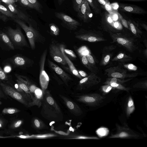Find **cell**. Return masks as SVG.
Listing matches in <instances>:
<instances>
[{
  "mask_svg": "<svg viewBox=\"0 0 147 147\" xmlns=\"http://www.w3.org/2000/svg\"><path fill=\"white\" fill-rule=\"evenodd\" d=\"M82 2V0H72L73 6L75 11L78 12L79 10Z\"/></svg>",
  "mask_w": 147,
  "mask_h": 147,
  "instance_id": "74e56055",
  "label": "cell"
},
{
  "mask_svg": "<svg viewBox=\"0 0 147 147\" xmlns=\"http://www.w3.org/2000/svg\"><path fill=\"white\" fill-rule=\"evenodd\" d=\"M0 86L5 94L28 107L31 98L27 94L17 90L14 87L0 81Z\"/></svg>",
  "mask_w": 147,
  "mask_h": 147,
  "instance_id": "277c9868",
  "label": "cell"
},
{
  "mask_svg": "<svg viewBox=\"0 0 147 147\" xmlns=\"http://www.w3.org/2000/svg\"><path fill=\"white\" fill-rule=\"evenodd\" d=\"M0 19H1L3 21H5L6 20L5 18L2 16L1 14H0Z\"/></svg>",
  "mask_w": 147,
  "mask_h": 147,
  "instance_id": "9f6ffc18",
  "label": "cell"
},
{
  "mask_svg": "<svg viewBox=\"0 0 147 147\" xmlns=\"http://www.w3.org/2000/svg\"><path fill=\"white\" fill-rule=\"evenodd\" d=\"M32 123L34 127L38 130L48 128V127L40 119L35 117L33 119Z\"/></svg>",
  "mask_w": 147,
  "mask_h": 147,
  "instance_id": "83f0119b",
  "label": "cell"
},
{
  "mask_svg": "<svg viewBox=\"0 0 147 147\" xmlns=\"http://www.w3.org/2000/svg\"><path fill=\"white\" fill-rule=\"evenodd\" d=\"M9 62L16 67L26 69L32 65L33 61L29 58L20 54H17L9 58Z\"/></svg>",
  "mask_w": 147,
  "mask_h": 147,
  "instance_id": "4fadbf2b",
  "label": "cell"
},
{
  "mask_svg": "<svg viewBox=\"0 0 147 147\" xmlns=\"http://www.w3.org/2000/svg\"><path fill=\"white\" fill-rule=\"evenodd\" d=\"M106 1V2H107V3L109 4V1L108 0H105Z\"/></svg>",
  "mask_w": 147,
  "mask_h": 147,
  "instance_id": "680465c9",
  "label": "cell"
},
{
  "mask_svg": "<svg viewBox=\"0 0 147 147\" xmlns=\"http://www.w3.org/2000/svg\"><path fill=\"white\" fill-rule=\"evenodd\" d=\"M99 3L102 6H106V4H108L107 3L105 0H97Z\"/></svg>",
  "mask_w": 147,
  "mask_h": 147,
  "instance_id": "681fc988",
  "label": "cell"
},
{
  "mask_svg": "<svg viewBox=\"0 0 147 147\" xmlns=\"http://www.w3.org/2000/svg\"><path fill=\"white\" fill-rule=\"evenodd\" d=\"M91 15V11L88 3L86 0H82L80 9L78 12V17L84 22H87Z\"/></svg>",
  "mask_w": 147,
  "mask_h": 147,
  "instance_id": "2e32d148",
  "label": "cell"
},
{
  "mask_svg": "<svg viewBox=\"0 0 147 147\" xmlns=\"http://www.w3.org/2000/svg\"><path fill=\"white\" fill-rule=\"evenodd\" d=\"M47 53V50L46 48L42 53L39 61V81L43 90L47 88L49 81V77L45 69V64Z\"/></svg>",
  "mask_w": 147,
  "mask_h": 147,
  "instance_id": "7c38bea8",
  "label": "cell"
},
{
  "mask_svg": "<svg viewBox=\"0 0 147 147\" xmlns=\"http://www.w3.org/2000/svg\"><path fill=\"white\" fill-rule=\"evenodd\" d=\"M0 81L12 86L14 84L11 76L7 74L0 67Z\"/></svg>",
  "mask_w": 147,
  "mask_h": 147,
  "instance_id": "d4e9b609",
  "label": "cell"
},
{
  "mask_svg": "<svg viewBox=\"0 0 147 147\" xmlns=\"http://www.w3.org/2000/svg\"><path fill=\"white\" fill-rule=\"evenodd\" d=\"M14 46L21 49L24 47L29 48V45L20 28L14 29L9 27L6 28L5 32Z\"/></svg>",
  "mask_w": 147,
  "mask_h": 147,
  "instance_id": "5b68a950",
  "label": "cell"
},
{
  "mask_svg": "<svg viewBox=\"0 0 147 147\" xmlns=\"http://www.w3.org/2000/svg\"><path fill=\"white\" fill-rule=\"evenodd\" d=\"M116 47V46L114 45H111L105 47L102 50V53L106 52H110L115 49Z\"/></svg>",
  "mask_w": 147,
  "mask_h": 147,
  "instance_id": "60d3db41",
  "label": "cell"
},
{
  "mask_svg": "<svg viewBox=\"0 0 147 147\" xmlns=\"http://www.w3.org/2000/svg\"><path fill=\"white\" fill-rule=\"evenodd\" d=\"M114 26L115 28H117L119 26V24L117 22H115L114 23Z\"/></svg>",
  "mask_w": 147,
  "mask_h": 147,
  "instance_id": "db71d44e",
  "label": "cell"
},
{
  "mask_svg": "<svg viewBox=\"0 0 147 147\" xmlns=\"http://www.w3.org/2000/svg\"><path fill=\"white\" fill-rule=\"evenodd\" d=\"M127 24L133 35L136 38H141L142 32L139 28L138 25L130 20L127 21Z\"/></svg>",
  "mask_w": 147,
  "mask_h": 147,
  "instance_id": "cb8c5ba5",
  "label": "cell"
},
{
  "mask_svg": "<svg viewBox=\"0 0 147 147\" xmlns=\"http://www.w3.org/2000/svg\"><path fill=\"white\" fill-rule=\"evenodd\" d=\"M109 132L108 129L104 127H100L96 131V134L100 138L107 136Z\"/></svg>",
  "mask_w": 147,
  "mask_h": 147,
  "instance_id": "1f68e13d",
  "label": "cell"
},
{
  "mask_svg": "<svg viewBox=\"0 0 147 147\" xmlns=\"http://www.w3.org/2000/svg\"><path fill=\"white\" fill-rule=\"evenodd\" d=\"M64 0H58V2L59 5H61Z\"/></svg>",
  "mask_w": 147,
  "mask_h": 147,
  "instance_id": "11a10c76",
  "label": "cell"
},
{
  "mask_svg": "<svg viewBox=\"0 0 147 147\" xmlns=\"http://www.w3.org/2000/svg\"><path fill=\"white\" fill-rule=\"evenodd\" d=\"M82 63L91 72L96 74L97 72L91 66L89 63L86 56L84 55H80Z\"/></svg>",
  "mask_w": 147,
  "mask_h": 147,
  "instance_id": "4dcf8cb0",
  "label": "cell"
},
{
  "mask_svg": "<svg viewBox=\"0 0 147 147\" xmlns=\"http://www.w3.org/2000/svg\"><path fill=\"white\" fill-rule=\"evenodd\" d=\"M132 57L126 53L121 52L119 53L112 60L113 61H116L121 62H127L131 60Z\"/></svg>",
  "mask_w": 147,
  "mask_h": 147,
  "instance_id": "4316f807",
  "label": "cell"
},
{
  "mask_svg": "<svg viewBox=\"0 0 147 147\" xmlns=\"http://www.w3.org/2000/svg\"><path fill=\"white\" fill-rule=\"evenodd\" d=\"M48 63L50 67L59 76L65 84L68 86V82L73 80L71 77L61 68L50 60L48 59Z\"/></svg>",
  "mask_w": 147,
  "mask_h": 147,
  "instance_id": "e0dca14e",
  "label": "cell"
},
{
  "mask_svg": "<svg viewBox=\"0 0 147 147\" xmlns=\"http://www.w3.org/2000/svg\"><path fill=\"white\" fill-rule=\"evenodd\" d=\"M86 0L95 12L96 13H99L100 12L99 7L94 1V0Z\"/></svg>",
  "mask_w": 147,
  "mask_h": 147,
  "instance_id": "8d00e7d4",
  "label": "cell"
},
{
  "mask_svg": "<svg viewBox=\"0 0 147 147\" xmlns=\"http://www.w3.org/2000/svg\"><path fill=\"white\" fill-rule=\"evenodd\" d=\"M5 97V96L4 94L3 93V92L0 88V98H4Z\"/></svg>",
  "mask_w": 147,
  "mask_h": 147,
  "instance_id": "816d5d0a",
  "label": "cell"
},
{
  "mask_svg": "<svg viewBox=\"0 0 147 147\" xmlns=\"http://www.w3.org/2000/svg\"><path fill=\"white\" fill-rule=\"evenodd\" d=\"M135 107L133 100L131 96L127 99L126 107V113L127 117H129L134 111Z\"/></svg>",
  "mask_w": 147,
  "mask_h": 147,
  "instance_id": "484cf974",
  "label": "cell"
},
{
  "mask_svg": "<svg viewBox=\"0 0 147 147\" xmlns=\"http://www.w3.org/2000/svg\"><path fill=\"white\" fill-rule=\"evenodd\" d=\"M0 47L2 49L6 51L15 49L7 35L3 31L0 32Z\"/></svg>",
  "mask_w": 147,
  "mask_h": 147,
  "instance_id": "d6986e66",
  "label": "cell"
},
{
  "mask_svg": "<svg viewBox=\"0 0 147 147\" xmlns=\"http://www.w3.org/2000/svg\"><path fill=\"white\" fill-rule=\"evenodd\" d=\"M41 107L40 114L46 120L57 122L63 121V115L62 112L48 90L44 91Z\"/></svg>",
  "mask_w": 147,
  "mask_h": 147,
  "instance_id": "6da1fadb",
  "label": "cell"
},
{
  "mask_svg": "<svg viewBox=\"0 0 147 147\" xmlns=\"http://www.w3.org/2000/svg\"><path fill=\"white\" fill-rule=\"evenodd\" d=\"M86 57L90 65L97 72L98 70L96 66L95 61L93 56L91 55L88 54L86 55Z\"/></svg>",
  "mask_w": 147,
  "mask_h": 147,
  "instance_id": "d590c367",
  "label": "cell"
},
{
  "mask_svg": "<svg viewBox=\"0 0 147 147\" xmlns=\"http://www.w3.org/2000/svg\"><path fill=\"white\" fill-rule=\"evenodd\" d=\"M56 17L60 20L68 29L75 30L81 26V24L66 14L61 12H55Z\"/></svg>",
  "mask_w": 147,
  "mask_h": 147,
  "instance_id": "5bb4252c",
  "label": "cell"
},
{
  "mask_svg": "<svg viewBox=\"0 0 147 147\" xmlns=\"http://www.w3.org/2000/svg\"><path fill=\"white\" fill-rule=\"evenodd\" d=\"M22 121L21 120H19L16 122L13 125L14 128H16L20 127L22 124Z\"/></svg>",
  "mask_w": 147,
  "mask_h": 147,
  "instance_id": "bcb514c9",
  "label": "cell"
},
{
  "mask_svg": "<svg viewBox=\"0 0 147 147\" xmlns=\"http://www.w3.org/2000/svg\"><path fill=\"white\" fill-rule=\"evenodd\" d=\"M20 111V110L15 108H5L2 111L3 114H12L17 113Z\"/></svg>",
  "mask_w": 147,
  "mask_h": 147,
  "instance_id": "f35d334b",
  "label": "cell"
},
{
  "mask_svg": "<svg viewBox=\"0 0 147 147\" xmlns=\"http://www.w3.org/2000/svg\"><path fill=\"white\" fill-rule=\"evenodd\" d=\"M20 1L24 6L31 8L34 9L33 6L28 0H20Z\"/></svg>",
  "mask_w": 147,
  "mask_h": 147,
  "instance_id": "7bdbcfd3",
  "label": "cell"
},
{
  "mask_svg": "<svg viewBox=\"0 0 147 147\" xmlns=\"http://www.w3.org/2000/svg\"><path fill=\"white\" fill-rule=\"evenodd\" d=\"M110 36L113 42L125 49L128 51L133 53L139 48L138 39L133 35L124 32H110Z\"/></svg>",
  "mask_w": 147,
  "mask_h": 147,
  "instance_id": "7a4b0ae2",
  "label": "cell"
},
{
  "mask_svg": "<svg viewBox=\"0 0 147 147\" xmlns=\"http://www.w3.org/2000/svg\"><path fill=\"white\" fill-rule=\"evenodd\" d=\"M101 80V78L96 73L92 72L86 77L81 79L77 85L76 89L80 90L87 89L98 84Z\"/></svg>",
  "mask_w": 147,
  "mask_h": 147,
  "instance_id": "8fae6325",
  "label": "cell"
},
{
  "mask_svg": "<svg viewBox=\"0 0 147 147\" xmlns=\"http://www.w3.org/2000/svg\"><path fill=\"white\" fill-rule=\"evenodd\" d=\"M134 88H138L145 89H147V80L138 82L133 86Z\"/></svg>",
  "mask_w": 147,
  "mask_h": 147,
  "instance_id": "ab89813d",
  "label": "cell"
},
{
  "mask_svg": "<svg viewBox=\"0 0 147 147\" xmlns=\"http://www.w3.org/2000/svg\"><path fill=\"white\" fill-rule=\"evenodd\" d=\"M75 37L82 41L89 42L105 41L107 40L99 33L80 29L75 33Z\"/></svg>",
  "mask_w": 147,
  "mask_h": 147,
  "instance_id": "8992f818",
  "label": "cell"
},
{
  "mask_svg": "<svg viewBox=\"0 0 147 147\" xmlns=\"http://www.w3.org/2000/svg\"><path fill=\"white\" fill-rule=\"evenodd\" d=\"M125 1H145L146 0H122Z\"/></svg>",
  "mask_w": 147,
  "mask_h": 147,
  "instance_id": "f5cc1de1",
  "label": "cell"
},
{
  "mask_svg": "<svg viewBox=\"0 0 147 147\" xmlns=\"http://www.w3.org/2000/svg\"><path fill=\"white\" fill-rule=\"evenodd\" d=\"M114 89L112 87L109 85L105 84L102 87V91L105 93H107L112 89Z\"/></svg>",
  "mask_w": 147,
  "mask_h": 147,
  "instance_id": "b9f144b4",
  "label": "cell"
},
{
  "mask_svg": "<svg viewBox=\"0 0 147 147\" xmlns=\"http://www.w3.org/2000/svg\"><path fill=\"white\" fill-rule=\"evenodd\" d=\"M76 97L78 101L92 107L98 106L105 98L98 93L82 94Z\"/></svg>",
  "mask_w": 147,
  "mask_h": 147,
  "instance_id": "ba28073f",
  "label": "cell"
},
{
  "mask_svg": "<svg viewBox=\"0 0 147 147\" xmlns=\"http://www.w3.org/2000/svg\"><path fill=\"white\" fill-rule=\"evenodd\" d=\"M129 80V79H121L117 78L109 77L105 82L106 84L109 85L114 89L123 90L128 92L130 88L124 86L123 84Z\"/></svg>",
  "mask_w": 147,
  "mask_h": 147,
  "instance_id": "ac0fdd59",
  "label": "cell"
},
{
  "mask_svg": "<svg viewBox=\"0 0 147 147\" xmlns=\"http://www.w3.org/2000/svg\"><path fill=\"white\" fill-rule=\"evenodd\" d=\"M113 55L112 53H110L109 52L103 53L100 63V66H105L108 64L110 61Z\"/></svg>",
  "mask_w": 147,
  "mask_h": 147,
  "instance_id": "f1b7e54d",
  "label": "cell"
},
{
  "mask_svg": "<svg viewBox=\"0 0 147 147\" xmlns=\"http://www.w3.org/2000/svg\"><path fill=\"white\" fill-rule=\"evenodd\" d=\"M16 0H1V1L7 4V5L12 4L14 3Z\"/></svg>",
  "mask_w": 147,
  "mask_h": 147,
  "instance_id": "7dc6e473",
  "label": "cell"
},
{
  "mask_svg": "<svg viewBox=\"0 0 147 147\" xmlns=\"http://www.w3.org/2000/svg\"><path fill=\"white\" fill-rule=\"evenodd\" d=\"M1 104V102L0 101V105Z\"/></svg>",
  "mask_w": 147,
  "mask_h": 147,
  "instance_id": "91938a15",
  "label": "cell"
},
{
  "mask_svg": "<svg viewBox=\"0 0 147 147\" xmlns=\"http://www.w3.org/2000/svg\"><path fill=\"white\" fill-rule=\"evenodd\" d=\"M60 97L69 111L76 116H79L83 113V111L81 108L75 102L67 97L61 94Z\"/></svg>",
  "mask_w": 147,
  "mask_h": 147,
  "instance_id": "9a60e30c",
  "label": "cell"
},
{
  "mask_svg": "<svg viewBox=\"0 0 147 147\" xmlns=\"http://www.w3.org/2000/svg\"><path fill=\"white\" fill-rule=\"evenodd\" d=\"M116 131L109 138H137L139 135L130 128L126 123L123 125L116 124Z\"/></svg>",
  "mask_w": 147,
  "mask_h": 147,
  "instance_id": "30bf717a",
  "label": "cell"
},
{
  "mask_svg": "<svg viewBox=\"0 0 147 147\" xmlns=\"http://www.w3.org/2000/svg\"><path fill=\"white\" fill-rule=\"evenodd\" d=\"M65 47L62 44L61 47V50L64 58L66 61L67 65L68 66L70 70L73 74L78 78L81 79L83 78L79 74L78 70L76 68L73 63L67 56L65 53L64 49Z\"/></svg>",
  "mask_w": 147,
  "mask_h": 147,
  "instance_id": "7402d4cb",
  "label": "cell"
},
{
  "mask_svg": "<svg viewBox=\"0 0 147 147\" xmlns=\"http://www.w3.org/2000/svg\"><path fill=\"white\" fill-rule=\"evenodd\" d=\"M9 11L15 16L16 15L18 19L27 22L29 24H32L30 22V20L28 17L19 9L15 8L12 4L7 5Z\"/></svg>",
  "mask_w": 147,
  "mask_h": 147,
  "instance_id": "603a6c76",
  "label": "cell"
},
{
  "mask_svg": "<svg viewBox=\"0 0 147 147\" xmlns=\"http://www.w3.org/2000/svg\"><path fill=\"white\" fill-rule=\"evenodd\" d=\"M0 12L5 16L9 17L15 18V16L9 9L0 4Z\"/></svg>",
  "mask_w": 147,
  "mask_h": 147,
  "instance_id": "836d02e7",
  "label": "cell"
},
{
  "mask_svg": "<svg viewBox=\"0 0 147 147\" xmlns=\"http://www.w3.org/2000/svg\"><path fill=\"white\" fill-rule=\"evenodd\" d=\"M43 91L37 87L33 94L32 101L29 104L28 107L34 106L41 107V101L42 99Z\"/></svg>",
  "mask_w": 147,
  "mask_h": 147,
  "instance_id": "44dd1931",
  "label": "cell"
},
{
  "mask_svg": "<svg viewBox=\"0 0 147 147\" xmlns=\"http://www.w3.org/2000/svg\"><path fill=\"white\" fill-rule=\"evenodd\" d=\"M30 3L33 6L34 9L39 12L42 13V6L38 0H28Z\"/></svg>",
  "mask_w": 147,
  "mask_h": 147,
  "instance_id": "e575fe53",
  "label": "cell"
},
{
  "mask_svg": "<svg viewBox=\"0 0 147 147\" xmlns=\"http://www.w3.org/2000/svg\"><path fill=\"white\" fill-rule=\"evenodd\" d=\"M50 30L51 34L54 36L59 35L60 30L59 27L55 24L51 23L49 24Z\"/></svg>",
  "mask_w": 147,
  "mask_h": 147,
  "instance_id": "d6a6232c",
  "label": "cell"
},
{
  "mask_svg": "<svg viewBox=\"0 0 147 147\" xmlns=\"http://www.w3.org/2000/svg\"><path fill=\"white\" fill-rule=\"evenodd\" d=\"M78 71L80 75L82 78L88 76V74L83 71L78 70Z\"/></svg>",
  "mask_w": 147,
  "mask_h": 147,
  "instance_id": "c3c4849f",
  "label": "cell"
},
{
  "mask_svg": "<svg viewBox=\"0 0 147 147\" xmlns=\"http://www.w3.org/2000/svg\"><path fill=\"white\" fill-rule=\"evenodd\" d=\"M11 69L9 66H6L5 67L4 71L6 73L7 72H9L10 71H11Z\"/></svg>",
  "mask_w": 147,
  "mask_h": 147,
  "instance_id": "f907efd6",
  "label": "cell"
},
{
  "mask_svg": "<svg viewBox=\"0 0 147 147\" xmlns=\"http://www.w3.org/2000/svg\"><path fill=\"white\" fill-rule=\"evenodd\" d=\"M14 20L24 31L32 50H34L35 49L36 43L44 44L45 42V37L32 25L29 24L28 26L24 22L19 19H15Z\"/></svg>",
  "mask_w": 147,
  "mask_h": 147,
  "instance_id": "3957f363",
  "label": "cell"
},
{
  "mask_svg": "<svg viewBox=\"0 0 147 147\" xmlns=\"http://www.w3.org/2000/svg\"><path fill=\"white\" fill-rule=\"evenodd\" d=\"M124 66L126 68L130 70H136L137 69V67L134 65L132 64H129L124 65Z\"/></svg>",
  "mask_w": 147,
  "mask_h": 147,
  "instance_id": "ee69618b",
  "label": "cell"
},
{
  "mask_svg": "<svg viewBox=\"0 0 147 147\" xmlns=\"http://www.w3.org/2000/svg\"><path fill=\"white\" fill-rule=\"evenodd\" d=\"M119 9L123 12L138 14H143L146 11L142 8L136 5L130 4H120Z\"/></svg>",
  "mask_w": 147,
  "mask_h": 147,
  "instance_id": "ffe728a7",
  "label": "cell"
},
{
  "mask_svg": "<svg viewBox=\"0 0 147 147\" xmlns=\"http://www.w3.org/2000/svg\"><path fill=\"white\" fill-rule=\"evenodd\" d=\"M105 73L108 77L125 79L127 78L136 77L138 73H128L127 70L119 65L113 66L107 68L105 70Z\"/></svg>",
  "mask_w": 147,
  "mask_h": 147,
  "instance_id": "52a82bcc",
  "label": "cell"
},
{
  "mask_svg": "<svg viewBox=\"0 0 147 147\" xmlns=\"http://www.w3.org/2000/svg\"><path fill=\"white\" fill-rule=\"evenodd\" d=\"M61 45L55 40L52 41L49 45V53L55 62L66 67L67 65L61 50Z\"/></svg>",
  "mask_w": 147,
  "mask_h": 147,
  "instance_id": "9c48e42d",
  "label": "cell"
},
{
  "mask_svg": "<svg viewBox=\"0 0 147 147\" xmlns=\"http://www.w3.org/2000/svg\"><path fill=\"white\" fill-rule=\"evenodd\" d=\"M3 122L2 121L0 120V127H1L2 126Z\"/></svg>",
  "mask_w": 147,
  "mask_h": 147,
  "instance_id": "6f0895ef",
  "label": "cell"
},
{
  "mask_svg": "<svg viewBox=\"0 0 147 147\" xmlns=\"http://www.w3.org/2000/svg\"><path fill=\"white\" fill-rule=\"evenodd\" d=\"M64 51L65 54H67L72 57L75 58L76 57L75 55L74 54L73 52L69 49H66L64 48Z\"/></svg>",
  "mask_w": 147,
  "mask_h": 147,
  "instance_id": "f6af8a7d",
  "label": "cell"
},
{
  "mask_svg": "<svg viewBox=\"0 0 147 147\" xmlns=\"http://www.w3.org/2000/svg\"><path fill=\"white\" fill-rule=\"evenodd\" d=\"M17 83L20 87L23 90L24 92L27 94L32 100V96L29 89L26 85L20 80L17 79L16 80Z\"/></svg>",
  "mask_w": 147,
  "mask_h": 147,
  "instance_id": "f546056e",
  "label": "cell"
}]
</instances>
